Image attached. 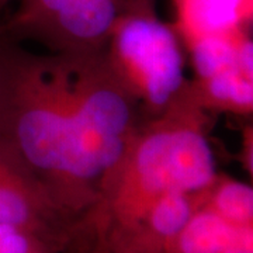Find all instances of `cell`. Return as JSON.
Returning <instances> with one entry per match:
<instances>
[{"instance_id": "cell-1", "label": "cell", "mask_w": 253, "mask_h": 253, "mask_svg": "<svg viewBox=\"0 0 253 253\" xmlns=\"http://www.w3.org/2000/svg\"><path fill=\"white\" fill-rule=\"evenodd\" d=\"M0 148L86 222L99 187L82 142L71 52H33L0 37Z\"/></svg>"}, {"instance_id": "cell-2", "label": "cell", "mask_w": 253, "mask_h": 253, "mask_svg": "<svg viewBox=\"0 0 253 253\" xmlns=\"http://www.w3.org/2000/svg\"><path fill=\"white\" fill-rule=\"evenodd\" d=\"M211 116L193 94L144 121L103 181L87 229L126 231L165 194L206 189L218 173L208 141Z\"/></svg>"}, {"instance_id": "cell-3", "label": "cell", "mask_w": 253, "mask_h": 253, "mask_svg": "<svg viewBox=\"0 0 253 253\" xmlns=\"http://www.w3.org/2000/svg\"><path fill=\"white\" fill-rule=\"evenodd\" d=\"M103 54L118 82L135 100L144 121L161 117L194 94L184 71V46L172 23L163 21L156 9L118 20Z\"/></svg>"}, {"instance_id": "cell-4", "label": "cell", "mask_w": 253, "mask_h": 253, "mask_svg": "<svg viewBox=\"0 0 253 253\" xmlns=\"http://www.w3.org/2000/svg\"><path fill=\"white\" fill-rule=\"evenodd\" d=\"M0 225L28 228L76 245L84 224L63 210L36 176L0 148Z\"/></svg>"}, {"instance_id": "cell-5", "label": "cell", "mask_w": 253, "mask_h": 253, "mask_svg": "<svg viewBox=\"0 0 253 253\" xmlns=\"http://www.w3.org/2000/svg\"><path fill=\"white\" fill-rule=\"evenodd\" d=\"M158 0H69L33 41L54 52L101 51L118 20Z\"/></svg>"}, {"instance_id": "cell-6", "label": "cell", "mask_w": 253, "mask_h": 253, "mask_svg": "<svg viewBox=\"0 0 253 253\" xmlns=\"http://www.w3.org/2000/svg\"><path fill=\"white\" fill-rule=\"evenodd\" d=\"M199 207V191L169 193L152 203L135 224L126 231L90 232L123 245L135 253H163Z\"/></svg>"}, {"instance_id": "cell-7", "label": "cell", "mask_w": 253, "mask_h": 253, "mask_svg": "<svg viewBox=\"0 0 253 253\" xmlns=\"http://www.w3.org/2000/svg\"><path fill=\"white\" fill-rule=\"evenodd\" d=\"M172 26L183 46L252 28L253 0H172Z\"/></svg>"}, {"instance_id": "cell-8", "label": "cell", "mask_w": 253, "mask_h": 253, "mask_svg": "<svg viewBox=\"0 0 253 253\" xmlns=\"http://www.w3.org/2000/svg\"><path fill=\"white\" fill-rule=\"evenodd\" d=\"M196 99L210 114L251 117L253 113V65H232L204 79H191Z\"/></svg>"}, {"instance_id": "cell-9", "label": "cell", "mask_w": 253, "mask_h": 253, "mask_svg": "<svg viewBox=\"0 0 253 253\" xmlns=\"http://www.w3.org/2000/svg\"><path fill=\"white\" fill-rule=\"evenodd\" d=\"M239 228L200 206L163 253H221Z\"/></svg>"}, {"instance_id": "cell-10", "label": "cell", "mask_w": 253, "mask_h": 253, "mask_svg": "<svg viewBox=\"0 0 253 253\" xmlns=\"http://www.w3.org/2000/svg\"><path fill=\"white\" fill-rule=\"evenodd\" d=\"M200 206L234 226H253V189L251 184L217 173L200 190Z\"/></svg>"}, {"instance_id": "cell-11", "label": "cell", "mask_w": 253, "mask_h": 253, "mask_svg": "<svg viewBox=\"0 0 253 253\" xmlns=\"http://www.w3.org/2000/svg\"><path fill=\"white\" fill-rule=\"evenodd\" d=\"M71 246L58 238L16 225H0V253H63Z\"/></svg>"}, {"instance_id": "cell-12", "label": "cell", "mask_w": 253, "mask_h": 253, "mask_svg": "<svg viewBox=\"0 0 253 253\" xmlns=\"http://www.w3.org/2000/svg\"><path fill=\"white\" fill-rule=\"evenodd\" d=\"M81 253H135L104 236L87 234L81 242Z\"/></svg>"}, {"instance_id": "cell-13", "label": "cell", "mask_w": 253, "mask_h": 253, "mask_svg": "<svg viewBox=\"0 0 253 253\" xmlns=\"http://www.w3.org/2000/svg\"><path fill=\"white\" fill-rule=\"evenodd\" d=\"M221 253H253V226H242Z\"/></svg>"}, {"instance_id": "cell-14", "label": "cell", "mask_w": 253, "mask_h": 253, "mask_svg": "<svg viewBox=\"0 0 253 253\" xmlns=\"http://www.w3.org/2000/svg\"><path fill=\"white\" fill-rule=\"evenodd\" d=\"M11 1H14V0H0V9H1V7H4L6 4L11 3ZM17 1H18V0H17Z\"/></svg>"}]
</instances>
